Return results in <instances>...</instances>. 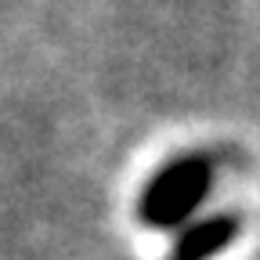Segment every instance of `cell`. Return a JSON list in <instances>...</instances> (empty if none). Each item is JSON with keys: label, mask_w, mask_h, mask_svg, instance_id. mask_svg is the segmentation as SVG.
<instances>
[{"label": "cell", "mask_w": 260, "mask_h": 260, "mask_svg": "<svg viewBox=\"0 0 260 260\" xmlns=\"http://www.w3.org/2000/svg\"><path fill=\"white\" fill-rule=\"evenodd\" d=\"M217 162L206 152H184L167 159L138 191V220L152 232H177L210 199Z\"/></svg>", "instance_id": "1"}, {"label": "cell", "mask_w": 260, "mask_h": 260, "mask_svg": "<svg viewBox=\"0 0 260 260\" xmlns=\"http://www.w3.org/2000/svg\"><path fill=\"white\" fill-rule=\"evenodd\" d=\"M242 235V217L239 213H210V217H191L167 249V260H213Z\"/></svg>", "instance_id": "2"}]
</instances>
